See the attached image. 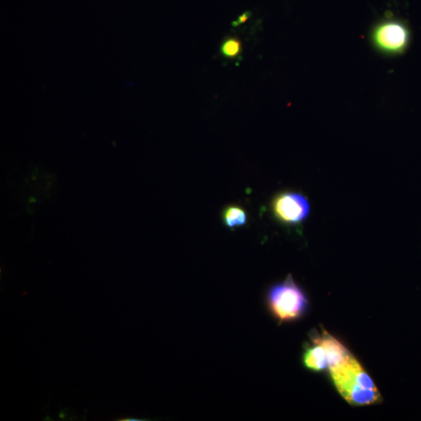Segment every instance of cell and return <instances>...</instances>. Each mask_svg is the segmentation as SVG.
<instances>
[{
    "label": "cell",
    "instance_id": "cell-5",
    "mask_svg": "<svg viewBox=\"0 0 421 421\" xmlns=\"http://www.w3.org/2000/svg\"><path fill=\"white\" fill-rule=\"evenodd\" d=\"M303 363L307 369L321 372L328 368L325 349L318 341L312 339V344L306 348L303 355Z\"/></svg>",
    "mask_w": 421,
    "mask_h": 421
},
{
    "label": "cell",
    "instance_id": "cell-2",
    "mask_svg": "<svg viewBox=\"0 0 421 421\" xmlns=\"http://www.w3.org/2000/svg\"><path fill=\"white\" fill-rule=\"evenodd\" d=\"M266 303L268 311L281 323L298 320L308 307L305 291L296 284L291 275L268 289Z\"/></svg>",
    "mask_w": 421,
    "mask_h": 421
},
{
    "label": "cell",
    "instance_id": "cell-6",
    "mask_svg": "<svg viewBox=\"0 0 421 421\" xmlns=\"http://www.w3.org/2000/svg\"><path fill=\"white\" fill-rule=\"evenodd\" d=\"M222 220L229 229H236L247 225V213L239 206H228L222 210Z\"/></svg>",
    "mask_w": 421,
    "mask_h": 421
},
{
    "label": "cell",
    "instance_id": "cell-4",
    "mask_svg": "<svg viewBox=\"0 0 421 421\" xmlns=\"http://www.w3.org/2000/svg\"><path fill=\"white\" fill-rule=\"evenodd\" d=\"M276 220L286 226H297L310 215L311 205L307 197L299 192H285L276 195L271 204Z\"/></svg>",
    "mask_w": 421,
    "mask_h": 421
},
{
    "label": "cell",
    "instance_id": "cell-3",
    "mask_svg": "<svg viewBox=\"0 0 421 421\" xmlns=\"http://www.w3.org/2000/svg\"><path fill=\"white\" fill-rule=\"evenodd\" d=\"M372 47L388 57L403 56L411 48L413 32L402 18L388 16L374 24L370 31Z\"/></svg>",
    "mask_w": 421,
    "mask_h": 421
},
{
    "label": "cell",
    "instance_id": "cell-1",
    "mask_svg": "<svg viewBox=\"0 0 421 421\" xmlns=\"http://www.w3.org/2000/svg\"><path fill=\"white\" fill-rule=\"evenodd\" d=\"M330 372L335 388L349 404L369 406L383 399L369 374L353 355Z\"/></svg>",
    "mask_w": 421,
    "mask_h": 421
},
{
    "label": "cell",
    "instance_id": "cell-7",
    "mask_svg": "<svg viewBox=\"0 0 421 421\" xmlns=\"http://www.w3.org/2000/svg\"><path fill=\"white\" fill-rule=\"evenodd\" d=\"M241 50V44L240 41L235 38H230L223 43L222 52L223 55L227 57H235L240 54Z\"/></svg>",
    "mask_w": 421,
    "mask_h": 421
},
{
    "label": "cell",
    "instance_id": "cell-8",
    "mask_svg": "<svg viewBox=\"0 0 421 421\" xmlns=\"http://www.w3.org/2000/svg\"><path fill=\"white\" fill-rule=\"evenodd\" d=\"M251 16L249 12L245 13V14L242 15L238 20V21L234 22L233 25L236 27V26L240 25V24L245 23L247 21L248 18Z\"/></svg>",
    "mask_w": 421,
    "mask_h": 421
}]
</instances>
